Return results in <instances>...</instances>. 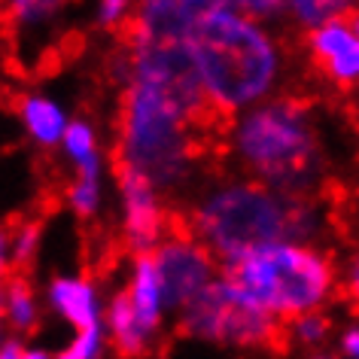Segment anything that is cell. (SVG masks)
I'll return each mask as SVG.
<instances>
[{
    "instance_id": "cell-1",
    "label": "cell",
    "mask_w": 359,
    "mask_h": 359,
    "mask_svg": "<svg viewBox=\"0 0 359 359\" xmlns=\"http://www.w3.org/2000/svg\"><path fill=\"white\" fill-rule=\"evenodd\" d=\"M186 43L204 92L222 113L231 116L274 83L277 55L271 40L226 4H201Z\"/></svg>"
},
{
    "instance_id": "cell-2",
    "label": "cell",
    "mask_w": 359,
    "mask_h": 359,
    "mask_svg": "<svg viewBox=\"0 0 359 359\" xmlns=\"http://www.w3.org/2000/svg\"><path fill=\"white\" fill-rule=\"evenodd\" d=\"M308 229L311 210L302 201L259 183L226 186L195 210V231L204 247L229 262L286 238H304Z\"/></svg>"
},
{
    "instance_id": "cell-3",
    "label": "cell",
    "mask_w": 359,
    "mask_h": 359,
    "mask_svg": "<svg viewBox=\"0 0 359 359\" xmlns=\"http://www.w3.org/2000/svg\"><path fill=\"white\" fill-rule=\"evenodd\" d=\"M201 134L161 92L131 83L119 107V149L116 158L128 161L152 186H170L189 170L201 152Z\"/></svg>"
},
{
    "instance_id": "cell-4",
    "label": "cell",
    "mask_w": 359,
    "mask_h": 359,
    "mask_svg": "<svg viewBox=\"0 0 359 359\" xmlns=\"http://www.w3.org/2000/svg\"><path fill=\"white\" fill-rule=\"evenodd\" d=\"M222 283L271 317H299L329 292L332 265L308 247L277 244L226 262Z\"/></svg>"
},
{
    "instance_id": "cell-5",
    "label": "cell",
    "mask_w": 359,
    "mask_h": 359,
    "mask_svg": "<svg viewBox=\"0 0 359 359\" xmlns=\"http://www.w3.org/2000/svg\"><path fill=\"white\" fill-rule=\"evenodd\" d=\"M235 143L241 158L286 195L304 189L320 170L317 137L304 107L295 101H277L253 110L238 125Z\"/></svg>"
},
{
    "instance_id": "cell-6",
    "label": "cell",
    "mask_w": 359,
    "mask_h": 359,
    "mask_svg": "<svg viewBox=\"0 0 359 359\" xmlns=\"http://www.w3.org/2000/svg\"><path fill=\"white\" fill-rule=\"evenodd\" d=\"M180 329L186 335H201L226 344L244 347H271L286 350V329L271 313L253 308L244 299H238L222 280H213L189 308L183 311Z\"/></svg>"
},
{
    "instance_id": "cell-7",
    "label": "cell",
    "mask_w": 359,
    "mask_h": 359,
    "mask_svg": "<svg viewBox=\"0 0 359 359\" xmlns=\"http://www.w3.org/2000/svg\"><path fill=\"white\" fill-rule=\"evenodd\" d=\"M156 265L161 274V302L168 308L186 311L213 283L210 250L192 235H177L156 250Z\"/></svg>"
},
{
    "instance_id": "cell-8",
    "label": "cell",
    "mask_w": 359,
    "mask_h": 359,
    "mask_svg": "<svg viewBox=\"0 0 359 359\" xmlns=\"http://www.w3.org/2000/svg\"><path fill=\"white\" fill-rule=\"evenodd\" d=\"M113 174L122 186L125 210H128V217H125V235H128V244L143 253L147 247L156 244L158 229H161V210L156 204V186L122 158H113Z\"/></svg>"
},
{
    "instance_id": "cell-9",
    "label": "cell",
    "mask_w": 359,
    "mask_h": 359,
    "mask_svg": "<svg viewBox=\"0 0 359 359\" xmlns=\"http://www.w3.org/2000/svg\"><path fill=\"white\" fill-rule=\"evenodd\" d=\"M311 52L317 67L338 86L359 83V37L353 28L338 15L335 22L323 25L311 34Z\"/></svg>"
},
{
    "instance_id": "cell-10",
    "label": "cell",
    "mask_w": 359,
    "mask_h": 359,
    "mask_svg": "<svg viewBox=\"0 0 359 359\" xmlns=\"http://www.w3.org/2000/svg\"><path fill=\"white\" fill-rule=\"evenodd\" d=\"M131 302L137 311L140 326L147 329V335L158 326V313H161V274L156 265V253H140L137 259V271H134V283H131Z\"/></svg>"
},
{
    "instance_id": "cell-11",
    "label": "cell",
    "mask_w": 359,
    "mask_h": 359,
    "mask_svg": "<svg viewBox=\"0 0 359 359\" xmlns=\"http://www.w3.org/2000/svg\"><path fill=\"white\" fill-rule=\"evenodd\" d=\"M110 329H113V341L119 347V353L125 359H134L147 350V329L140 326L137 311H134L131 292H119L113 299L110 308Z\"/></svg>"
},
{
    "instance_id": "cell-12",
    "label": "cell",
    "mask_w": 359,
    "mask_h": 359,
    "mask_svg": "<svg viewBox=\"0 0 359 359\" xmlns=\"http://www.w3.org/2000/svg\"><path fill=\"white\" fill-rule=\"evenodd\" d=\"M52 302L65 317L74 323L79 332L97 329V313H95V295L83 280H58L52 286Z\"/></svg>"
},
{
    "instance_id": "cell-13",
    "label": "cell",
    "mask_w": 359,
    "mask_h": 359,
    "mask_svg": "<svg viewBox=\"0 0 359 359\" xmlns=\"http://www.w3.org/2000/svg\"><path fill=\"white\" fill-rule=\"evenodd\" d=\"M22 113H25V122L28 128L34 131V137L43 140V143H52L58 140L65 131V116L52 101H43V97H28L22 104Z\"/></svg>"
},
{
    "instance_id": "cell-14",
    "label": "cell",
    "mask_w": 359,
    "mask_h": 359,
    "mask_svg": "<svg viewBox=\"0 0 359 359\" xmlns=\"http://www.w3.org/2000/svg\"><path fill=\"white\" fill-rule=\"evenodd\" d=\"M6 317L13 320V326L19 329H31L34 326V299H31V286L28 280H22L19 274H13L10 280H6Z\"/></svg>"
},
{
    "instance_id": "cell-15",
    "label": "cell",
    "mask_w": 359,
    "mask_h": 359,
    "mask_svg": "<svg viewBox=\"0 0 359 359\" xmlns=\"http://www.w3.org/2000/svg\"><path fill=\"white\" fill-rule=\"evenodd\" d=\"M67 152L79 161V170H97V158H95V137L83 122L70 125L67 128Z\"/></svg>"
},
{
    "instance_id": "cell-16",
    "label": "cell",
    "mask_w": 359,
    "mask_h": 359,
    "mask_svg": "<svg viewBox=\"0 0 359 359\" xmlns=\"http://www.w3.org/2000/svg\"><path fill=\"white\" fill-rule=\"evenodd\" d=\"M350 10L347 4H292V13H299L302 22L308 25H317V28H323V25L335 22L338 15H344Z\"/></svg>"
},
{
    "instance_id": "cell-17",
    "label": "cell",
    "mask_w": 359,
    "mask_h": 359,
    "mask_svg": "<svg viewBox=\"0 0 359 359\" xmlns=\"http://www.w3.org/2000/svg\"><path fill=\"white\" fill-rule=\"evenodd\" d=\"M97 344H101V335H97V329L79 332V338L65 350V353H61V359H95L97 356Z\"/></svg>"
},
{
    "instance_id": "cell-18",
    "label": "cell",
    "mask_w": 359,
    "mask_h": 359,
    "mask_svg": "<svg viewBox=\"0 0 359 359\" xmlns=\"http://www.w3.org/2000/svg\"><path fill=\"white\" fill-rule=\"evenodd\" d=\"M70 201H74V208L83 213V217H88V213L95 210L97 204V180H79V186L74 192H70Z\"/></svg>"
},
{
    "instance_id": "cell-19",
    "label": "cell",
    "mask_w": 359,
    "mask_h": 359,
    "mask_svg": "<svg viewBox=\"0 0 359 359\" xmlns=\"http://www.w3.org/2000/svg\"><path fill=\"white\" fill-rule=\"evenodd\" d=\"M34 247H37V226H28L19 231V238H15V250H13V265L22 268L31 262L34 256Z\"/></svg>"
},
{
    "instance_id": "cell-20",
    "label": "cell",
    "mask_w": 359,
    "mask_h": 359,
    "mask_svg": "<svg viewBox=\"0 0 359 359\" xmlns=\"http://www.w3.org/2000/svg\"><path fill=\"white\" fill-rule=\"evenodd\" d=\"M323 329H326V320H320V317H308V320H302L299 323V332L304 338H320L323 335Z\"/></svg>"
},
{
    "instance_id": "cell-21",
    "label": "cell",
    "mask_w": 359,
    "mask_h": 359,
    "mask_svg": "<svg viewBox=\"0 0 359 359\" xmlns=\"http://www.w3.org/2000/svg\"><path fill=\"white\" fill-rule=\"evenodd\" d=\"M122 13H125V4H119V0H113V4H104L101 6V19L107 25H113L116 19H122Z\"/></svg>"
},
{
    "instance_id": "cell-22",
    "label": "cell",
    "mask_w": 359,
    "mask_h": 359,
    "mask_svg": "<svg viewBox=\"0 0 359 359\" xmlns=\"http://www.w3.org/2000/svg\"><path fill=\"white\" fill-rule=\"evenodd\" d=\"M347 299L353 304H359V259H356L353 271H350V277H347Z\"/></svg>"
},
{
    "instance_id": "cell-23",
    "label": "cell",
    "mask_w": 359,
    "mask_h": 359,
    "mask_svg": "<svg viewBox=\"0 0 359 359\" xmlns=\"http://www.w3.org/2000/svg\"><path fill=\"white\" fill-rule=\"evenodd\" d=\"M344 350L350 356H356L359 359V332H347V338H344Z\"/></svg>"
},
{
    "instance_id": "cell-24",
    "label": "cell",
    "mask_w": 359,
    "mask_h": 359,
    "mask_svg": "<svg viewBox=\"0 0 359 359\" xmlns=\"http://www.w3.org/2000/svg\"><path fill=\"white\" fill-rule=\"evenodd\" d=\"M0 359H25V353H22L19 344H6L4 350H0Z\"/></svg>"
},
{
    "instance_id": "cell-25",
    "label": "cell",
    "mask_w": 359,
    "mask_h": 359,
    "mask_svg": "<svg viewBox=\"0 0 359 359\" xmlns=\"http://www.w3.org/2000/svg\"><path fill=\"white\" fill-rule=\"evenodd\" d=\"M6 268H10V262H4V259H0V283H4V277H6ZM4 295H0V311H4Z\"/></svg>"
},
{
    "instance_id": "cell-26",
    "label": "cell",
    "mask_w": 359,
    "mask_h": 359,
    "mask_svg": "<svg viewBox=\"0 0 359 359\" xmlns=\"http://www.w3.org/2000/svg\"><path fill=\"white\" fill-rule=\"evenodd\" d=\"M25 359H46V353H25Z\"/></svg>"
}]
</instances>
